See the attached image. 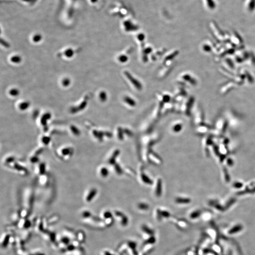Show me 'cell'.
I'll use <instances>...</instances> for the list:
<instances>
[{
	"mask_svg": "<svg viewBox=\"0 0 255 255\" xmlns=\"http://www.w3.org/2000/svg\"><path fill=\"white\" fill-rule=\"evenodd\" d=\"M97 193V190L95 189H93L91 190V191L89 193V195L87 197V200L88 201H89L90 200H91L93 199V197L95 196Z\"/></svg>",
	"mask_w": 255,
	"mask_h": 255,
	"instance_id": "obj_1",
	"label": "cell"
},
{
	"mask_svg": "<svg viewBox=\"0 0 255 255\" xmlns=\"http://www.w3.org/2000/svg\"><path fill=\"white\" fill-rule=\"evenodd\" d=\"M42 141H43V142L44 143V144H48L50 142V138L46 137H44L43 139H42Z\"/></svg>",
	"mask_w": 255,
	"mask_h": 255,
	"instance_id": "obj_2",
	"label": "cell"
},
{
	"mask_svg": "<svg viewBox=\"0 0 255 255\" xmlns=\"http://www.w3.org/2000/svg\"><path fill=\"white\" fill-rule=\"evenodd\" d=\"M70 152V150L68 148H65V149H63V150H62V154H64L65 156L69 154Z\"/></svg>",
	"mask_w": 255,
	"mask_h": 255,
	"instance_id": "obj_3",
	"label": "cell"
},
{
	"mask_svg": "<svg viewBox=\"0 0 255 255\" xmlns=\"http://www.w3.org/2000/svg\"><path fill=\"white\" fill-rule=\"evenodd\" d=\"M40 172L41 174H43L45 172V165L44 164H41L40 167Z\"/></svg>",
	"mask_w": 255,
	"mask_h": 255,
	"instance_id": "obj_4",
	"label": "cell"
},
{
	"mask_svg": "<svg viewBox=\"0 0 255 255\" xmlns=\"http://www.w3.org/2000/svg\"><path fill=\"white\" fill-rule=\"evenodd\" d=\"M71 130H72L73 133L76 135H79V132L75 127H71Z\"/></svg>",
	"mask_w": 255,
	"mask_h": 255,
	"instance_id": "obj_5",
	"label": "cell"
},
{
	"mask_svg": "<svg viewBox=\"0 0 255 255\" xmlns=\"http://www.w3.org/2000/svg\"><path fill=\"white\" fill-rule=\"evenodd\" d=\"M101 172L102 175H103L105 176V175L107 174V170L105 169H103L101 170Z\"/></svg>",
	"mask_w": 255,
	"mask_h": 255,
	"instance_id": "obj_6",
	"label": "cell"
},
{
	"mask_svg": "<svg viewBox=\"0 0 255 255\" xmlns=\"http://www.w3.org/2000/svg\"><path fill=\"white\" fill-rule=\"evenodd\" d=\"M37 160H38V159H36V157H34V158H32V159H31V161L33 162H36L38 161Z\"/></svg>",
	"mask_w": 255,
	"mask_h": 255,
	"instance_id": "obj_7",
	"label": "cell"
}]
</instances>
